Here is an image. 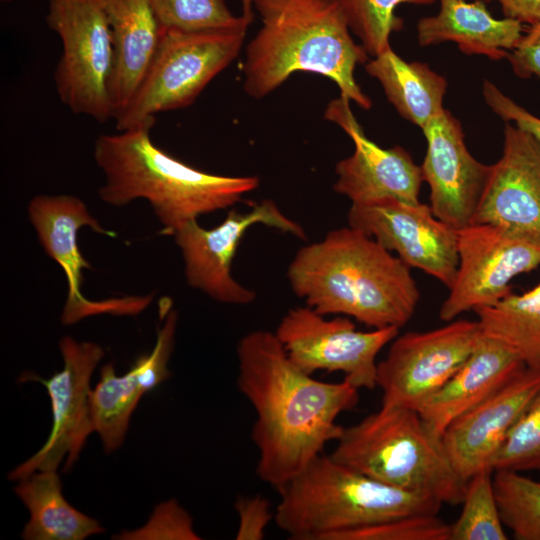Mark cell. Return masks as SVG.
Returning a JSON list of instances; mask_svg holds the SVG:
<instances>
[{
  "label": "cell",
  "instance_id": "603a6c76",
  "mask_svg": "<svg viewBox=\"0 0 540 540\" xmlns=\"http://www.w3.org/2000/svg\"><path fill=\"white\" fill-rule=\"evenodd\" d=\"M439 2L436 15L423 17L417 23L420 46L454 42L464 54L501 60L507 58L523 36L522 23L510 18H494L479 0Z\"/></svg>",
  "mask_w": 540,
  "mask_h": 540
},
{
  "label": "cell",
  "instance_id": "9a60e30c",
  "mask_svg": "<svg viewBox=\"0 0 540 540\" xmlns=\"http://www.w3.org/2000/svg\"><path fill=\"white\" fill-rule=\"evenodd\" d=\"M348 225L451 287L458 268V230L436 217L430 205L386 198L351 204Z\"/></svg>",
  "mask_w": 540,
  "mask_h": 540
},
{
  "label": "cell",
  "instance_id": "8992f818",
  "mask_svg": "<svg viewBox=\"0 0 540 540\" xmlns=\"http://www.w3.org/2000/svg\"><path fill=\"white\" fill-rule=\"evenodd\" d=\"M329 455L379 482L432 496L442 504H461L466 490L467 482L453 469L441 437L413 409L381 406L344 427Z\"/></svg>",
  "mask_w": 540,
  "mask_h": 540
},
{
  "label": "cell",
  "instance_id": "4dcf8cb0",
  "mask_svg": "<svg viewBox=\"0 0 540 540\" xmlns=\"http://www.w3.org/2000/svg\"><path fill=\"white\" fill-rule=\"evenodd\" d=\"M493 470H540V391L504 438Z\"/></svg>",
  "mask_w": 540,
  "mask_h": 540
},
{
  "label": "cell",
  "instance_id": "d6a6232c",
  "mask_svg": "<svg viewBox=\"0 0 540 540\" xmlns=\"http://www.w3.org/2000/svg\"><path fill=\"white\" fill-rule=\"evenodd\" d=\"M117 539H201L194 531L192 518L176 500L161 503L146 526L125 531Z\"/></svg>",
  "mask_w": 540,
  "mask_h": 540
},
{
  "label": "cell",
  "instance_id": "ba28073f",
  "mask_svg": "<svg viewBox=\"0 0 540 540\" xmlns=\"http://www.w3.org/2000/svg\"><path fill=\"white\" fill-rule=\"evenodd\" d=\"M46 22L62 43L54 71L60 101L74 114L101 124L113 119L109 97L113 46L98 0H48Z\"/></svg>",
  "mask_w": 540,
  "mask_h": 540
},
{
  "label": "cell",
  "instance_id": "74e56055",
  "mask_svg": "<svg viewBox=\"0 0 540 540\" xmlns=\"http://www.w3.org/2000/svg\"><path fill=\"white\" fill-rule=\"evenodd\" d=\"M242 5V16L250 24L254 18L253 2L252 0H240Z\"/></svg>",
  "mask_w": 540,
  "mask_h": 540
},
{
  "label": "cell",
  "instance_id": "9c48e42d",
  "mask_svg": "<svg viewBox=\"0 0 540 540\" xmlns=\"http://www.w3.org/2000/svg\"><path fill=\"white\" fill-rule=\"evenodd\" d=\"M399 328L359 331L347 316L326 318L308 306L287 311L275 334L289 359L308 374L342 372L358 389L377 387L376 358Z\"/></svg>",
  "mask_w": 540,
  "mask_h": 540
},
{
  "label": "cell",
  "instance_id": "d590c367",
  "mask_svg": "<svg viewBox=\"0 0 540 540\" xmlns=\"http://www.w3.org/2000/svg\"><path fill=\"white\" fill-rule=\"evenodd\" d=\"M519 78H540V23L531 25L507 58Z\"/></svg>",
  "mask_w": 540,
  "mask_h": 540
},
{
  "label": "cell",
  "instance_id": "d6986e66",
  "mask_svg": "<svg viewBox=\"0 0 540 540\" xmlns=\"http://www.w3.org/2000/svg\"><path fill=\"white\" fill-rule=\"evenodd\" d=\"M470 223L493 224L540 239V142L506 122L503 151Z\"/></svg>",
  "mask_w": 540,
  "mask_h": 540
},
{
  "label": "cell",
  "instance_id": "484cf974",
  "mask_svg": "<svg viewBox=\"0 0 540 540\" xmlns=\"http://www.w3.org/2000/svg\"><path fill=\"white\" fill-rule=\"evenodd\" d=\"M474 312L485 337L502 343L526 366H540V283Z\"/></svg>",
  "mask_w": 540,
  "mask_h": 540
},
{
  "label": "cell",
  "instance_id": "cb8c5ba5",
  "mask_svg": "<svg viewBox=\"0 0 540 540\" xmlns=\"http://www.w3.org/2000/svg\"><path fill=\"white\" fill-rule=\"evenodd\" d=\"M365 71L379 81L400 116L421 130L444 110L447 80L426 63L406 62L390 47L367 61Z\"/></svg>",
  "mask_w": 540,
  "mask_h": 540
},
{
  "label": "cell",
  "instance_id": "8fae6325",
  "mask_svg": "<svg viewBox=\"0 0 540 540\" xmlns=\"http://www.w3.org/2000/svg\"><path fill=\"white\" fill-rule=\"evenodd\" d=\"M458 256L455 279L439 310L446 322L511 294V280L540 265V239L493 224L470 223L458 230Z\"/></svg>",
  "mask_w": 540,
  "mask_h": 540
},
{
  "label": "cell",
  "instance_id": "f546056e",
  "mask_svg": "<svg viewBox=\"0 0 540 540\" xmlns=\"http://www.w3.org/2000/svg\"><path fill=\"white\" fill-rule=\"evenodd\" d=\"M164 29L199 31L237 27L248 21L234 16L225 0H149Z\"/></svg>",
  "mask_w": 540,
  "mask_h": 540
},
{
  "label": "cell",
  "instance_id": "ac0fdd59",
  "mask_svg": "<svg viewBox=\"0 0 540 540\" xmlns=\"http://www.w3.org/2000/svg\"><path fill=\"white\" fill-rule=\"evenodd\" d=\"M422 132L427 150L420 168L430 189V207L436 217L459 230L471 222L491 165L473 157L461 123L445 108Z\"/></svg>",
  "mask_w": 540,
  "mask_h": 540
},
{
  "label": "cell",
  "instance_id": "ffe728a7",
  "mask_svg": "<svg viewBox=\"0 0 540 540\" xmlns=\"http://www.w3.org/2000/svg\"><path fill=\"white\" fill-rule=\"evenodd\" d=\"M163 324L149 354L139 356L127 373L117 375L112 363L101 367L100 380L90 393L95 432L106 453L123 443L130 417L140 398L171 375L168 361L173 351L178 315L171 301H161Z\"/></svg>",
  "mask_w": 540,
  "mask_h": 540
},
{
  "label": "cell",
  "instance_id": "8d00e7d4",
  "mask_svg": "<svg viewBox=\"0 0 540 540\" xmlns=\"http://www.w3.org/2000/svg\"><path fill=\"white\" fill-rule=\"evenodd\" d=\"M483 3L497 2L505 18L522 24L540 23V0H479Z\"/></svg>",
  "mask_w": 540,
  "mask_h": 540
},
{
  "label": "cell",
  "instance_id": "e0dca14e",
  "mask_svg": "<svg viewBox=\"0 0 540 540\" xmlns=\"http://www.w3.org/2000/svg\"><path fill=\"white\" fill-rule=\"evenodd\" d=\"M540 391V366H524L478 405L452 421L441 436L446 455L464 481L484 470L507 433ZM493 470V469H492Z\"/></svg>",
  "mask_w": 540,
  "mask_h": 540
},
{
  "label": "cell",
  "instance_id": "83f0119b",
  "mask_svg": "<svg viewBox=\"0 0 540 540\" xmlns=\"http://www.w3.org/2000/svg\"><path fill=\"white\" fill-rule=\"evenodd\" d=\"M492 469L473 475L466 485L462 511L450 525V540H506L497 505Z\"/></svg>",
  "mask_w": 540,
  "mask_h": 540
},
{
  "label": "cell",
  "instance_id": "5bb4252c",
  "mask_svg": "<svg viewBox=\"0 0 540 540\" xmlns=\"http://www.w3.org/2000/svg\"><path fill=\"white\" fill-rule=\"evenodd\" d=\"M27 212L43 250L61 267L67 280V299L61 314L64 325L105 313L136 315L152 302V294L101 301L90 300L83 295V269H91L92 266L79 250V229L88 226L99 234L111 237L116 234L102 227L81 199L72 195H37L30 200Z\"/></svg>",
  "mask_w": 540,
  "mask_h": 540
},
{
  "label": "cell",
  "instance_id": "44dd1931",
  "mask_svg": "<svg viewBox=\"0 0 540 540\" xmlns=\"http://www.w3.org/2000/svg\"><path fill=\"white\" fill-rule=\"evenodd\" d=\"M109 25L113 64L109 97L115 119L140 85L164 28L149 0H98Z\"/></svg>",
  "mask_w": 540,
  "mask_h": 540
},
{
  "label": "cell",
  "instance_id": "3957f363",
  "mask_svg": "<svg viewBox=\"0 0 540 540\" xmlns=\"http://www.w3.org/2000/svg\"><path fill=\"white\" fill-rule=\"evenodd\" d=\"M262 26L246 47L245 92L260 99L297 71L332 80L341 96L370 109L371 99L354 78L369 60L350 28L338 0H252Z\"/></svg>",
  "mask_w": 540,
  "mask_h": 540
},
{
  "label": "cell",
  "instance_id": "7c38bea8",
  "mask_svg": "<svg viewBox=\"0 0 540 540\" xmlns=\"http://www.w3.org/2000/svg\"><path fill=\"white\" fill-rule=\"evenodd\" d=\"M257 224L306 239L304 228L270 199L262 200L246 212L230 210L219 225L210 229L203 228L197 220L189 221L173 233L184 261L188 286L224 304L254 302L256 293L240 284L231 270L243 236Z\"/></svg>",
  "mask_w": 540,
  "mask_h": 540
},
{
  "label": "cell",
  "instance_id": "52a82bcc",
  "mask_svg": "<svg viewBox=\"0 0 540 540\" xmlns=\"http://www.w3.org/2000/svg\"><path fill=\"white\" fill-rule=\"evenodd\" d=\"M248 25L199 31L164 29L130 102L114 119L118 131L156 122V114L190 106L239 54Z\"/></svg>",
  "mask_w": 540,
  "mask_h": 540
},
{
  "label": "cell",
  "instance_id": "d4e9b609",
  "mask_svg": "<svg viewBox=\"0 0 540 540\" xmlns=\"http://www.w3.org/2000/svg\"><path fill=\"white\" fill-rule=\"evenodd\" d=\"M14 492L30 513L21 533L23 539L84 540L104 532L96 519L66 501L56 471H37L19 481Z\"/></svg>",
  "mask_w": 540,
  "mask_h": 540
},
{
  "label": "cell",
  "instance_id": "30bf717a",
  "mask_svg": "<svg viewBox=\"0 0 540 540\" xmlns=\"http://www.w3.org/2000/svg\"><path fill=\"white\" fill-rule=\"evenodd\" d=\"M484 337L479 322L452 320L426 332L396 336L377 364L382 405L418 411L461 367Z\"/></svg>",
  "mask_w": 540,
  "mask_h": 540
},
{
  "label": "cell",
  "instance_id": "e575fe53",
  "mask_svg": "<svg viewBox=\"0 0 540 540\" xmlns=\"http://www.w3.org/2000/svg\"><path fill=\"white\" fill-rule=\"evenodd\" d=\"M234 507L239 518L236 539L262 540L269 522L274 519L267 499L260 495L240 496Z\"/></svg>",
  "mask_w": 540,
  "mask_h": 540
},
{
  "label": "cell",
  "instance_id": "277c9868",
  "mask_svg": "<svg viewBox=\"0 0 540 540\" xmlns=\"http://www.w3.org/2000/svg\"><path fill=\"white\" fill-rule=\"evenodd\" d=\"M142 124L100 135L94 159L104 174L98 194L115 207L145 199L164 232L173 234L201 215L229 208L259 185L255 176H225L192 167L156 146Z\"/></svg>",
  "mask_w": 540,
  "mask_h": 540
},
{
  "label": "cell",
  "instance_id": "6da1fadb",
  "mask_svg": "<svg viewBox=\"0 0 540 540\" xmlns=\"http://www.w3.org/2000/svg\"><path fill=\"white\" fill-rule=\"evenodd\" d=\"M237 359V387L256 414V474L278 490L338 440L344 427L337 418L357 405L359 389L345 379L324 382L304 372L267 330L245 334Z\"/></svg>",
  "mask_w": 540,
  "mask_h": 540
},
{
  "label": "cell",
  "instance_id": "4fadbf2b",
  "mask_svg": "<svg viewBox=\"0 0 540 540\" xmlns=\"http://www.w3.org/2000/svg\"><path fill=\"white\" fill-rule=\"evenodd\" d=\"M63 369L49 379L31 372L19 381H37L46 389L52 408V429L44 445L8 474L21 481L37 471H57L65 459L67 472L78 459L88 435L95 432L90 405V378L104 356L102 347L93 342H78L70 336L59 341Z\"/></svg>",
  "mask_w": 540,
  "mask_h": 540
},
{
  "label": "cell",
  "instance_id": "1f68e13d",
  "mask_svg": "<svg viewBox=\"0 0 540 540\" xmlns=\"http://www.w3.org/2000/svg\"><path fill=\"white\" fill-rule=\"evenodd\" d=\"M437 515L403 516L336 533L329 540H450V525Z\"/></svg>",
  "mask_w": 540,
  "mask_h": 540
},
{
  "label": "cell",
  "instance_id": "836d02e7",
  "mask_svg": "<svg viewBox=\"0 0 540 540\" xmlns=\"http://www.w3.org/2000/svg\"><path fill=\"white\" fill-rule=\"evenodd\" d=\"M482 93L486 104L502 120L514 123L540 142V118L517 104L489 80H484Z\"/></svg>",
  "mask_w": 540,
  "mask_h": 540
},
{
  "label": "cell",
  "instance_id": "4316f807",
  "mask_svg": "<svg viewBox=\"0 0 540 540\" xmlns=\"http://www.w3.org/2000/svg\"><path fill=\"white\" fill-rule=\"evenodd\" d=\"M493 487L504 526L519 540H540V482L512 470H494Z\"/></svg>",
  "mask_w": 540,
  "mask_h": 540
},
{
  "label": "cell",
  "instance_id": "f35d334b",
  "mask_svg": "<svg viewBox=\"0 0 540 540\" xmlns=\"http://www.w3.org/2000/svg\"><path fill=\"white\" fill-rule=\"evenodd\" d=\"M1 1H3V2H9V1H11V0H1Z\"/></svg>",
  "mask_w": 540,
  "mask_h": 540
},
{
  "label": "cell",
  "instance_id": "5b68a950",
  "mask_svg": "<svg viewBox=\"0 0 540 540\" xmlns=\"http://www.w3.org/2000/svg\"><path fill=\"white\" fill-rule=\"evenodd\" d=\"M275 524L292 540H329L336 533L418 514H438L436 498L379 482L335 461L315 457L280 487Z\"/></svg>",
  "mask_w": 540,
  "mask_h": 540
},
{
  "label": "cell",
  "instance_id": "7402d4cb",
  "mask_svg": "<svg viewBox=\"0 0 540 540\" xmlns=\"http://www.w3.org/2000/svg\"><path fill=\"white\" fill-rule=\"evenodd\" d=\"M525 364L497 340L483 337L461 367L418 410L441 437L447 426L509 381Z\"/></svg>",
  "mask_w": 540,
  "mask_h": 540
},
{
  "label": "cell",
  "instance_id": "7a4b0ae2",
  "mask_svg": "<svg viewBox=\"0 0 540 540\" xmlns=\"http://www.w3.org/2000/svg\"><path fill=\"white\" fill-rule=\"evenodd\" d=\"M287 279L293 293L317 313L347 316L372 329H400L420 299L411 268L349 225L301 247Z\"/></svg>",
  "mask_w": 540,
  "mask_h": 540
},
{
  "label": "cell",
  "instance_id": "2e32d148",
  "mask_svg": "<svg viewBox=\"0 0 540 540\" xmlns=\"http://www.w3.org/2000/svg\"><path fill=\"white\" fill-rule=\"evenodd\" d=\"M341 96L327 107L325 118L337 123L350 136L354 152L335 167V192L351 204L393 198L419 203L422 179L420 166L402 147L382 148L367 138L349 106Z\"/></svg>",
  "mask_w": 540,
  "mask_h": 540
},
{
  "label": "cell",
  "instance_id": "f1b7e54d",
  "mask_svg": "<svg viewBox=\"0 0 540 540\" xmlns=\"http://www.w3.org/2000/svg\"><path fill=\"white\" fill-rule=\"evenodd\" d=\"M436 0H338L350 31L361 41L369 56L389 49L392 32L403 27L395 8L401 4L430 5Z\"/></svg>",
  "mask_w": 540,
  "mask_h": 540
}]
</instances>
